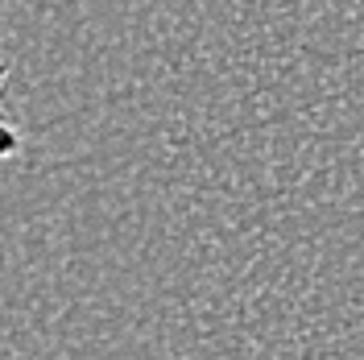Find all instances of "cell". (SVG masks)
Here are the masks:
<instances>
[{
  "label": "cell",
  "mask_w": 364,
  "mask_h": 360,
  "mask_svg": "<svg viewBox=\"0 0 364 360\" xmlns=\"http://www.w3.org/2000/svg\"><path fill=\"white\" fill-rule=\"evenodd\" d=\"M4 79H9V63H4V50H0V91H4ZM17 149H21V133L0 108V158H17Z\"/></svg>",
  "instance_id": "1"
}]
</instances>
